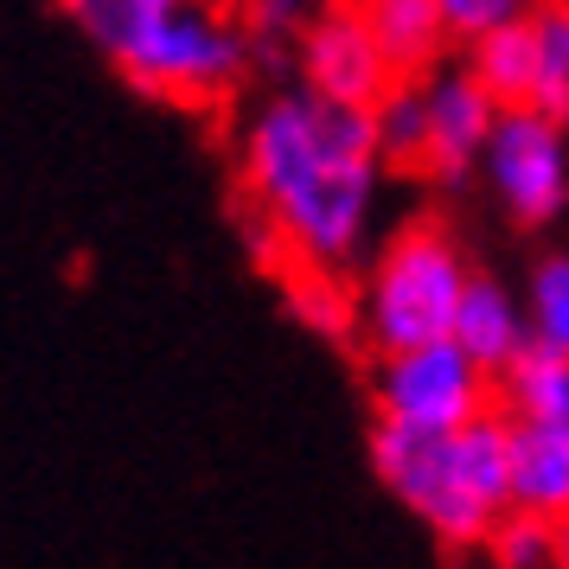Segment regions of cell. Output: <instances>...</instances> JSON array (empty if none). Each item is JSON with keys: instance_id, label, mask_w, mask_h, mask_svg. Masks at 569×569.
Listing matches in <instances>:
<instances>
[{"instance_id": "cell-1", "label": "cell", "mask_w": 569, "mask_h": 569, "mask_svg": "<svg viewBox=\"0 0 569 569\" xmlns=\"http://www.w3.org/2000/svg\"><path fill=\"white\" fill-rule=\"evenodd\" d=\"M385 148L365 103H339L313 83L276 90L243 129V192L295 269H352L371 243Z\"/></svg>"}, {"instance_id": "cell-2", "label": "cell", "mask_w": 569, "mask_h": 569, "mask_svg": "<svg viewBox=\"0 0 569 569\" xmlns=\"http://www.w3.org/2000/svg\"><path fill=\"white\" fill-rule=\"evenodd\" d=\"M97 52L160 103L206 109L231 97L257 52L250 20L224 13V0H52Z\"/></svg>"}, {"instance_id": "cell-3", "label": "cell", "mask_w": 569, "mask_h": 569, "mask_svg": "<svg viewBox=\"0 0 569 569\" xmlns=\"http://www.w3.org/2000/svg\"><path fill=\"white\" fill-rule=\"evenodd\" d=\"M467 269L461 243L441 224H410L378 250L371 276L359 295V327L371 352H397V346H422V339H448L455 313L467 301Z\"/></svg>"}, {"instance_id": "cell-4", "label": "cell", "mask_w": 569, "mask_h": 569, "mask_svg": "<svg viewBox=\"0 0 569 569\" xmlns=\"http://www.w3.org/2000/svg\"><path fill=\"white\" fill-rule=\"evenodd\" d=\"M512 436H518V422L506 410H480L473 422L448 429L436 487L416 506V518H422L448 550L487 543L492 525L512 512Z\"/></svg>"}, {"instance_id": "cell-5", "label": "cell", "mask_w": 569, "mask_h": 569, "mask_svg": "<svg viewBox=\"0 0 569 569\" xmlns=\"http://www.w3.org/2000/svg\"><path fill=\"white\" fill-rule=\"evenodd\" d=\"M371 403L378 416H397L416 429H461L480 410H492V371L455 333L397 346L371 365Z\"/></svg>"}, {"instance_id": "cell-6", "label": "cell", "mask_w": 569, "mask_h": 569, "mask_svg": "<svg viewBox=\"0 0 569 569\" xmlns=\"http://www.w3.org/2000/svg\"><path fill=\"white\" fill-rule=\"evenodd\" d=\"M487 186L512 224L538 231L569 211V122L538 103L499 109V129L487 141Z\"/></svg>"}, {"instance_id": "cell-7", "label": "cell", "mask_w": 569, "mask_h": 569, "mask_svg": "<svg viewBox=\"0 0 569 569\" xmlns=\"http://www.w3.org/2000/svg\"><path fill=\"white\" fill-rule=\"evenodd\" d=\"M295 64H301V83L327 90L339 103H378L397 71H390L378 32L365 20L359 0H333V7H313L308 27L295 32Z\"/></svg>"}, {"instance_id": "cell-8", "label": "cell", "mask_w": 569, "mask_h": 569, "mask_svg": "<svg viewBox=\"0 0 569 569\" xmlns=\"http://www.w3.org/2000/svg\"><path fill=\"white\" fill-rule=\"evenodd\" d=\"M422 90H429V167L422 173H436L441 186H461L487 160V141L499 129V109L506 103L467 64L461 71H429Z\"/></svg>"}, {"instance_id": "cell-9", "label": "cell", "mask_w": 569, "mask_h": 569, "mask_svg": "<svg viewBox=\"0 0 569 569\" xmlns=\"http://www.w3.org/2000/svg\"><path fill=\"white\" fill-rule=\"evenodd\" d=\"M455 339H461L467 352L499 378V371H506V365H512L538 333H531V308H525V295H512V288L492 282V276H473L461 313H455Z\"/></svg>"}, {"instance_id": "cell-10", "label": "cell", "mask_w": 569, "mask_h": 569, "mask_svg": "<svg viewBox=\"0 0 569 569\" xmlns=\"http://www.w3.org/2000/svg\"><path fill=\"white\" fill-rule=\"evenodd\" d=\"M378 46H385L397 78H429L441 71V52L455 46V27L441 13V0H359Z\"/></svg>"}, {"instance_id": "cell-11", "label": "cell", "mask_w": 569, "mask_h": 569, "mask_svg": "<svg viewBox=\"0 0 569 569\" xmlns=\"http://www.w3.org/2000/svg\"><path fill=\"white\" fill-rule=\"evenodd\" d=\"M512 506L538 512L550 525L569 518V429L518 422L512 436Z\"/></svg>"}, {"instance_id": "cell-12", "label": "cell", "mask_w": 569, "mask_h": 569, "mask_svg": "<svg viewBox=\"0 0 569 569\" xmlns=\"http://www.w3.org/2000/svg\"><path fill=\"white\" fill-rule=\"evenodd\" d=\"M499 410L512 422H550L569 429V352L531 339L506 371H499Z\"/></svg>"}, {"instance_id": "cell-13", "label": "cell", "mask_w": 569, "mask_h": 569, "mask_svg": "<svg viewBox=\"0 0 569 569\" xmlns=\"http://www.w3.org/2000/svg\"><path fill=\"white\" fill-rule=\"evenodd\" d=\"M467 71L487 83L499 103H531L538 97V39H531V20H512V27L487 32L467 46Z\"/></svg>"}, {"instance_id": "cell-14", "label": "cell", "mask_w": 569, "mask_h": 569, "mask_svg": "<svg viewBox=\"0 0 569 569\" xmlns=\"http://www.w3.org/2000/svg\"><path fill=\"white\" fill-rule=\"evenodd\" d=\"M371 122H378V148L390 167H429V90H422V78L390 83L371 103Z\"/></svg>"}, {"instance_id": "cell-15", "label": "cell", "mask_w": 569, "mask_h": 569, "mask_svg": "<svg viewBox=\"0 0 569 569\" xmlns=\"http://www.w3.org/2000/svg\"><path fill=\"white\" fill-rule=\"evenodd\" d=\"M531 39H538V97L531 103L569 122V0H538Z\"/></svg>"}, {"instance_id": "cell-16", "label": "cell", "mask_w": 569, "mask_h": 569, "mask_svg": "<svg viewBox=\"0 0 569 569\" xmlns=\"http://www.w3.org/2000/svg\"><path fill=\"white\" fill-rule=\"evenodd\" d=\"M525 308H531V333L543 346L569 352V250L531 262V282H525Z\"/></svg>"}, {"instance_id": "cell-17", "label": "cell", "mask_w": 569, "mask_h": 569, "mask_svg": "<svg viewBox=\"0 0 569 569\" xmlns=\"http://www.w3.org/2000/svg\"><path fill=\"white\" fill-rule=\"evenodd\" d=\"M487 550H492V563L499 569H557V525L512 506V512L492 525Z\"/></svg>"}, {"instance_id": "cell-18", "label": "cell", "mask_w": 569, "mask_h": 569, "mask_svg": "<svg viewBox=\"0 0 569 569\" xmlns=\"http://www.w3.org/2000/svg\"><path fill=\"white\" fill-rule=\"evenodd\" d=\"M295 313L308 320L313 333H333L346 339L352 327H359V308H352V295L339 288V276H327V269H295Z\"/></svg>"}, {"instance_id": "cell-19", "label": "cell", "mask_w": 569, "mask_h": 569, "mask_svg": "<svg viewBox=\"0 0 569 569\" xmlns=\"http://www.w3.org/2000/svg\"><path fill=\"white\" fill-rule=\"evenodd\" d=\"M441 13H448L455 39L473 46V39H487V32L512 27V20H531V13H538V0H441Z\"/></svg>"}, {"instance_id": "cell-20", "label": "cell", "mask_w": 569, "mask_h": 569, "mask_svg": "<svg viewBox=\"0 0 569 569\" xmlns=\"http://www.w3.org/2000/svg\"><path fill=\"white\" fill-rule=\"evenodd\" d=\"M308 0H243V20L257 39H282V32H301L308 27Z\"/></svg>"}, {"instance_id": "cell-21", "label": "cell", "mask_w": 569, "mask_h": 569, "mask_svg": "<svg viewBox=\"0 0 569 569\" xmlns=\"http://www.w3.org/2000/svg\"><path fill=\"white\" fill-rule=\"evenodd\" d=\"M557 569H569V518L557 525Z\"/></svg>"}]
</instances>
